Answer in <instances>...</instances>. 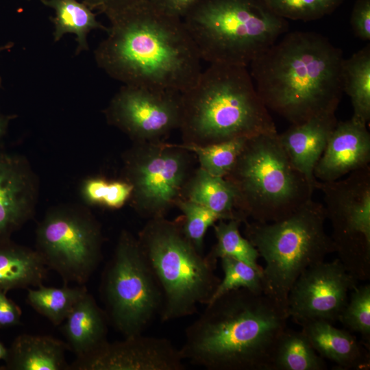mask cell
I'll return each instance as SVG.
<instances>
[{"mask_svg":"<svg viewBox=\"0 0 370 370\" xmlns=\"http://www.w3.org/2000/svg\"><path fill=\"white\" fill-rule=\"evenodd\" d=\"M106 37L94 52L97 66L123 85L182 92L201 72V59L182 18L151 0H130L102 12Z\"/></svg>","mask_w":370,"mask_h":370,"instance_id":"1","label":"cell"},{"mask_svg":"<svg viewBox=\"0 0 370 370\" xmlns=\"http://www.w3.org/2000/svg\"><path fill=\"white\" fill-rule=\"evenodd\" d=\"M185 330L184 360L208 370H269L289 318L287 304L247 288L208 303Z\"/></svg>","mask_w":370,"mask_h":370,"instance_id":"2","label":"cell"},{"mask_svg":"<svg viewBox=\"0 0 370 370\" xmlns=\"http://www.w3.org/2000/svg\"><path fill=\"white\" fill-rule=\"evenodd\" d=\"M341 49L313 32L286 34L250 63L257 92L291 124L335 112L341 100Z\"/></svg>","mask_w":370,"mask_h":370,"instance_id":"3","label":"cell"},{"mask_svg":"<svg viewBox=\"0 0 370 370\" xmlns=\"http://www.w3.org/2000/svg\"><path fill=\"white\" fill-rule=\"evenodd\" d=\"M183 144L204 146L277 133L247 67L210 64L180 92Z\"/></svg>","mask_w":370,"mask_h":370,"instance_id":"4","label":"cell"},{"mask_svg":"<svg viewBox=\"0 0 370 370\" xmlns=\"http://www.w3.org/2000/svg\"><path fill=\"white\" fill-rule=\"evenodd\" d=\"M182 21L201 60L245 67L288 29L265 0H199Z\"/></svg>","mask_w":370,"mask_h":370,"instance_id":"5","label":"cell"},{"mask_svg":"<svg viewBox=\"0 0 370 370\" xmlns=\"http://www.w3.org/2000/svg\"><path fill=\"white\" fill-rule=\"evenodd\" d=\"M137 238L161 291V321L193 315L210 301L221 280L217 264L187 238L182 217L149 219Z\"/></svg>","mask_w":370,"mask_h":370,"instance_id":"6","label":"cell"},{"mask_svg":"<svg viewBox=\"0 0 370 370\" xmlns=\"http://www.w3.org/2000/svg\"><path fill=\"white\" fill-rule=\"evenodd\" d=\"M224 178L235 190L238 212L262 223L287 217L315 190L289 159L278 132L247 138Z\"/></svg>","mask_w":370,"mask_h":370,"instance_id":"7","label":"cell"},{"mask_svg":"<svg viewBox=\"0 0 370 370\" xmlns=\"http://www.w3.org/2000/svg\"><path fill=\"white\" fill-rule=\"evenodd\" d=\"M326 219L324 206L312 199L282 220L243 222L245 237L265 262L262 271L264 294L287 304L298 277L335 252L325 231Z\"/></svg>","mask_w":370,"mask_h":370,"instance_id":"8","label":"cell"},{"mask_svg":"<svg viewBox=\"0 0 370 370\" xmlns=\"http://www.w3.org/2000/svg\"><path fill=\"white\" fill-rule=\"evenodd\" d=\"M100 293L109 324L124 337L143 334L160 314V287L137 237L127 230L104 267Z\"/></svg>","mask_w":370,"mask_h":370,"instance_id":"9","label":"cell"},{"mask_svg":"<svg viewBox=\"0 0 370 370\" xmlns=\"http://www.w3.org/2000/svg\"><path fill=\"white\" fill-rule=\"evenodd\" d=\"M103 242L100 224L80 206L50 208L36 230V250L64 284L84 285L102 260Z\"/></svg>","mask_w":370,"mask_h":370,"instance_id":"10","label":"cell"},{"mask_svg":"<svg viewBox=\"0 0 370 370\" xmlns=\"http://www.w3.org/2000/svg\"><path fill=\"white\" fill-rule=\"evenodd\" d=\"M193 153L163 140L134 143L123 157L124 180L132 186L129 199L141 217H164L182 198L192 174Z\"/></svg>","mask_w":370,"mask_h":370,"instance_id":"11","label":"cell"},{"mask_svg":"<svg viewBox=\"0 0 370 370\" xmlns=\"http://www.w3.org/2000/svg\"><path fill=\"white\" fill-rule=\"evenodd\" d=\"M338 260L358 281L370 278V166L332 182L317 180Z\"/></svg>","mask_w":370,"mask_h":370,"instance_id":"12","label":"cell"},{"mask_svg":"<svg viewBox=\"0 0 370 370\" xmlns=\"http://www.w3.org/2000/svg\"><path fill=\"white\" fill-rule=\"evenodd\" d=\"M104 114L110 125L134 143L163 140L179 128L180 92L123 85L110 101Z\"/></svg>","mask_w":370,"mask_h":370,"instance_id":"13","label":"cell"},{"mask_svg":"<svg viewBox=\"0 0 370 370\" xmlns=\"http://www.w3.org/2000/svg\"><path fill=\"white\" fill-rule=\"evenodd\" d=\"M353 277L337 258L307 268L297 279L287 298L289 318L298 324L311 320L338 321L356 286Z\"/></svg>","mask_w":370,"mask_h":370,"instance_id":"14","label":"cell"},{"mask_svg":"<svg viewBox=\"0 0 370 370\" xmlns=\"http://www.w3.org/2000/svg\"><path fill=\"white\" fill-rule=\"evenodd\" d=\"M184 361L169 339L139 334L108 341L94 352L75 358L69 370H184Z\"/></svg>","mask_w":370,"mask_h":370,"instance_id":"15","label":"cell"},{"mask_svg":"<svg viewBox=\"0 0 370 370\" xmlns=\"http://www.w3.org/2000/svg\"><path fill=\"white\" fill-rule=\"evenodd\" d=\"M38 195V180L27 159L0 150V242L32 218Z\"/></svg>","mask_w":370,"mask_h":370,"instance_id":"16","label":"cell"},{"mask_svg":"<svg viewBox=\"0 0 370 370\" xmlns=\"http://www.w3.org/2000/svg\"><path fill=\"white\" fill-rule=\"evenodd\" d=\"M370 133L367 125L351 118L338 121L317 162L314 175L332 182L369 165Z\"/></svg>","mask_w":370,"mask_h":370,"instance_id":"17","label":"cell"},{"mask_svg":"<svg viewBox=\"0 0 370 370\" xmlns=\"http://www.w3.org/2000/svg\"><path fill=\"white\" fill-rule=\"evenodd\" d=\"M338 121L335 112L314 116L278 134L279 140L289 159L316 189L315 166Z\"/></svg>","mask_w":370,"mask_h":370,"instance_id":"18","label":"cell"},{"mask_svg":"<svg viewBox=\"0 0 370 370\" xmlns=\"http://www.w3.org/2000/svg\"><path fill=\"white\" fill-rule=\"evenodd\" d=\"M301 332L316 352L334 362L339 369H369L370 355L357 339L325 320H311L300 324Z\"/></svg>","mask_w":370,"mask_h":370,"instance_id":"19","label":"cell"},{"mask_svg":"<svg viewBox=\"0 0 370 370\" xmlns=\"http://www.w3.org/2000/svg\"><path fill=\"white\" fill-rule=\"evenodd\" d=\"M62 324L69 349L75 358L94 352L108 341L106 313L88 292L76 303Z\"/></svg>","mask_w":370,"mask_h":370,"instance_id":"20","label":"cell"},{"mask_svg":"<svg viewBox=\"0 0 370 370\" xmlns=\"http://www.w3.org/2000/svg\"><path fill=\"white\" fill-rule=\"evenodd\" d=\"M66 343L46 335L23 334L8 349L1 369L69 370L65 354Z\"/></svg>","mask_w":370,"mask_h":370,"instance_id":"21","label":"cell"},{"mask_svg":"<svg viewBox=\"0 0 370 370\" xmlns=\"http://www.w3.org/2000/svg\"><path fill=\"white\" fill-rule=\"evenodd\" d=\"M49 269L36 250L11 239L0 242V290L29 288L43 284Z\"/></svg>","mask_w":370,"mask_h":370,"instance_id":"22","label":"cell"},{"mask_svg":"<svg viewBox=\"0 0 370 370\" xmlns=\"http://www.w3.org/2000/svg\"><path fill=\"white\" fill-rule=\"evenodd\" d=\"M182 198L206 207L221 220L238 219L243 223L246 221L237 210L236 193L229 182L200 167L192 173Z\"/></svg>","mask_w":370,"mask_h":370,"instance_id":"23","label":"cell"},{"mask_svg":"<svg viewBox=\"0 0 370 370\" xmlns=\"http://www.w3.org/2000/svg\"><path fill=\"white\" fill-rule=\"evenodd\" d=\"M42 3L54 10L52 18L54 25V42H58L65 34L76 36L77 55L88 50V35L94 29H103L106 27L97 20L96 14L78 0H40Z\"/></svg>","mask_w":370,"mask_h":370,"instance_id":"24","label":"cell"},{"mask_svg":"<svg viewBox=\"0 0 370 370\" xmlns=\"http://www.w3.org/2000/svg\"><path fill=\"white\" fill-rule=\"evenodd\" d=\"M324 360L314 349L301 331L288 328L277 339L269 370H325Z\"/></svg>","mask_w":370,"mask_h":370,"instance_id":"25","label":"cell"},{"mask_svg":"<svg viewBox=\"0 0 370 370\" xmlns=\"http://www.w3.org/2000/svg\"><path fill=\"white\" fill-rule=\"evenodd\" d=\"M343 89L350 98L352 119L365 124L370 120V45L343 63Z\"/></svg>","mask_w":370,"mask_h":370,"instance_id":"26","label":"cell"},{"mask_svg":"<svg viewBox=\"0 0 370 370\" xmlns=\"http://www.w3.org/2000/svg\"><path fill=\"white\" fill-rule=\"evenodd\" d=\"M88 291L84 285L47 287L41 284L27 288L28 304L53 324H62L76 303Z\"/></svg>","mask_w":370,"mask_h":370,"instance_id":"27","label":"cell"},{"mask_svg":"<svg viewBox=\"0 0 370 370\" xmlns=\"http://www.w3.org/2000/svg\"><path fill=\"white\" fill-rule=\"evenodd\" d=\"M242 223L238 219L219 220L216 222L213 227L217 243L206 256L216 264L218 259L230 257L262 269L258 263L260 255L257 249L240 233L239 227Z\"/></svg>","mask_w":370,"mask_h":370,"instance_id":"28","label":"cell"},{"mask_svg":"<svg viewBox=\"0 0 370 370\" xmlns=\"http://www.w3.org/2000/svg\"><path fill=\"white\" fill-rule=\"evenodd\" d=\"M247 139L239 138L204 146L180 145L196 155L200 168L224 177L235 164Z\"/></svg>","mask_w":370,"mask_h":370,"instance_id":"29","label":"cell"},{"mask_svg":"<svg viewBox=\"0 0 370 370\" xmlns=\"http://www.w3.org/2000/svg\"><path fill=\"white\" fill-rule=\"evenodd\" d=\"M220 260L223 278L221 279L209 302L238 288L263 293L262 269H256L243 261L230 257H223Z\"/></svg>","mask_w":370,"mask_h":370,"instance_id":"30","label":"cell"},{"mask_svg":"<svg viewBox=\"0 0 370 370\" xmlns=\"http://www.w3.org/2000/svg\"><path fill=\"white\" fill-rule=\"evenodd\" d=\"M132 186L125 180L108 181L101 177H90L82 184L81 193L89 205L119 209L129 201Z\"/></svg>","mask_w":370,"mask_h":370,"instance_id":"31","label":"cell"},{"mask_svg":"<svg viewBox=\"0 0 370 370\" xmlns=\"http://www.w3.org/2000/svg\"><path fill=\"white\" fill-rule=\"evenodd\" d=\"M278 16L304 22L320 19L334 12L344 0H265Z\"/></svg>","mask_w":370,"mask_h":370,"instance_id":"32","label":"cell"},{"mask_svg":"<svg viewBox=\"0 0 370 370\" xmlns=\"http://www.w3.org/2000/svg\"><path fill=\"white\" fill-rule=\"evenodd\" d=\"M338 321L349 331L359 333L365 346L370 343V285L356 286Z\"/></svg>","mask_w":370,"mask_h":370,"instance_id":"33","label":"cell"},{"mask_svg":"<svg viewBox=\"0 0 370 370\" xmlns=\"http://www.w3.org/2000/svg\"><path fill=\"white\" fill-rule=\"evenodd\" d=\"M182 212V228L187 238L203 253L204 239L208 229L221 217L206 207L185 198L176 204Z\"/></svg>","mask_w":370,"mask_h":370,"instance_id":"34","label":"cell"},{"mask_svg":"<svg viewBox=\"0 0 370 370\" xmlns=\"http://www.w3.org/2000/svg\"><path fill=\"white\" fill-rule=\"evenodd\" d=\"M354 35L364 41L370 40V0H356L350 16Z\"/></svg>","mask_w":370,"mask_h":370,"instance_id":"35","label":"cell"},{"mask_svg":"<svg viewBox=\"0 0 370 370\" xmlns=\"http://www.w3.org/2000/svg\"><path fill=\"white\" fill-rule=\"evenodd\" d=\"M22 311L20 307L0 290V328L21 324Z\"/></svg>","mask_w":370,"mask_h":370,"instance_id":"36","label":"cell"},{"mask_svg":"<svg viewBox=\"0 0 370 370\" xmlns=\"http://www.w3.org/2000/svg\"><path fill=\"white\" fill-rule=\"evenodd\" d=\"M165 13L183 18L199 0H151Z\"/></svg>","mask_w":370,"mask_h":370,"instance_id":"37","label":"cell"},{"mask_svg":"<svg viewBox=\"0 0 370 370\" xmlns=\"http://www.w3.org/2000/svg\"><path fill=\"white\" fill-rule=\"evenodd\" d=\"M130 0H82L91 10L97 9L101 12L118 5Z\"/></svg>","mask_w":370,"mask_h":370,"instance_id":"38","label":"cell"},{"mask_svg":"<svg viewBox=\"0 0 370 370\" xmlns=\"http://www.w3.org/2000/svg\"><path fill=\"white\" fill-rule=\"evenodd\" d=\"M12 119L13 116L0 114V140L5 135L10 122Z\"/></svg>","mask_w":370,"mask_h":370,"instance_id":"39","label":"cell"},{"mask_svg":"<svg viewBox=\"0 0 370 370\" xmlns=\"http://www.w3.org/2000/svg\"><path fill=\"white\" fill-rule=\"evenodd\" d=\"M14 44L12 42H7L4 45H0V53L4 51H7L10 49H11L12 47H13ZM1 82H2V79H1V77L0 76V88L1 87Z\"/></svg>","mask_w":370,"mask_h":370,"instance_id":"40","label":"cell"},{"mask_svg":"<svg viewBox=\"0 0 370 370\" xmlns=\"http://www.w3.org/2000/svg\"><path fill=\"white\" fill-rule=\"evenodd\" d=\"M8 349L0 341V360H5L7 356Z\"/></svg>","mask_w":370,"mask_h":370,"instance_id":"41","label":"cell"}]
</instances>
